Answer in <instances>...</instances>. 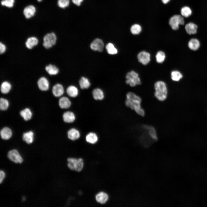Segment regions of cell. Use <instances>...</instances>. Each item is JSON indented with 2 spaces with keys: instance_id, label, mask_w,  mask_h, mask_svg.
Returning <instances> with one entry per match:
<instances>
[{
  "instance_id": "1",
  "label": "cell",
  "mask_w": 207,
  "mask_h": 207,
  "mask_svg": "<svg viewBox=\"0 0 207 207\" xmlns=\"http://www.w3.org/2000/svg\"><path fill=\"white\" fill-rule=\"evenodd\" d=\"M142 99L135 93L129 92L126 95V106L134 110L138 115L143 117L145 114V111L141 106Z\"/></svg>"
},
{
  "instance_id": "2",
  "label": "cell",
  "mask_w": 207,
  "mask_h": 207,
  "mask_svg": "<svg viewBox=\"0 0 207 207\" xmlns=\"http://www.w3.org/2000/svg\"><path fill=\"white\" fill-rule=\"evenodd\" d=\"M140 139L144 141H156L158 139L156 131L152 126L144 124L141 126Z\"/></svg>"
},
{
  "instance_id": "3",
  "label": "cell",
  "mask_w": 207,
  "mask_h": 207,
  "mask_svg": "<svg viewBox=\"0 0 207 207\" xmlns=\"http://www.w3.org/2000/svg\"><path fill=\"white\" fill-rule=\"evenodd\" d=\"M154 88L156 98L159 101H164L167 98L168 92L165 83L162 81H157L154 84Z\"/></svg>"
},
{
  "instance_id": "4",
  "label": "cell",
  "mask_w": 207,
  "mask_h": 207,
  "mask_svg": "<svg viewBox=\"0 0 207 207\" xmlns=\"http://www.w3.org/2000/svg\"><path fill=\"white\" fill-rule=\"evenodd\" d=\"M126 83L131 87L140 85L141 82L138 74L134 71L128 72L126 75Z\"/></svg>"
},
{
  "instance_id": "5",
  "label": "cell",
  "mask_w": 207,
  "mask_h": 207,
  "mask_svg": "<svg viewBox=\"0 0 207 207\" xmlns=\"http://www.w3.org/2000/svg\"><path fill=\"white\" fill-rule=\"evenodd\" d=\"M43 45L46 49H50L56 44L57 37L53 32L49 33L44 36L43 39Z\"/></svg>"
},
{
  "instance_id": "6",
  "label": "cell",
  "mask_w": 207,
  "mask_h": 207,
  "mask_svg": "<svg viewBox=\"0 0 207 207\" xmlns=\"http://www.w3.org/2000/svg\"><path fill=\"white\" fill-rule=\"evenodd\" d=\"M184 23L183 17L178 14L173 16L169 20V24L172 28L174 30H178L179 28V25H183Z\"/></svg>"
},
{
  "instance_id": "7",
  "label": "cell",
  "mask_w": 207,
  "mask_h": 207,
  "mask_svg": "<svg viewBox=\"0 0 207 207\" xmlns=\"http://www.w3.org/2000/svg\"><path fill=\"white\" fill-rule=\"evenodd\" d=\"M8 158L12 161L15 163H21L23 160L18 151L14 149L9 151L7 154Z\"/></svg>"
},
{
  "instance_id": "8",
  "label": "cell",
  "mask_w": 207,
  "mask_h": 207,
  "mask_svg": "<svg viewBox=\"0 0 207 207\" xmlns=\"http://www.w3.org/2000/svg\"><path fill=\"white\" fill-rule=\"evenodd\" d=\"M137 57L139 62L144 65L148 64L150 60V54L145 51H142L139 53Z\"/></svg>"
},
{
  "instance_id": "9",
  "label": "cell",
  "mask_w": 207,
  "mask_h": 207,
  "mask_svg": "<svg viewBox=\"0 0 207 207\" xmlns=\"http://www.w3.org/2000/svg\"><path fill=\"white\" fill-rule=\"evenodd\" d=\"M104 46L103 41L101 39L97 38L94 40L90 45L91 48L93 50L101 52Z\"/></svg>"
},
{
  "instance_id": "10",
  "label": "cell",
  "mask_w": 207,
  "mask_h": 207,
  "mask_svg": "<svg viewBox=\"0 0 207 207\" xmlns=\"http://www.w3.org/2000/svg\"><path fill=\"white\" fill-rule=\"evenodd\" d=\"M37 84L39 88L42 91H47L49 88V82L47 78L45 77H40L38 80Z\"/></svg>"
},
{
  "instance_id": "11",
  "label": "cell",
  "mask_w": 207,
  "mask_h": 207,
  "mask_svg": "<svg viewBox=\"0 0 207 207\" xmlns=\"http://www.w3.org/2000/svg\"><path fill=\"white\" fill-rule=\"evenodd\" d=\"M52 91L53 95L55 97H58L63 95L64 89L62 85L60 83H57L53 86Z\"/></svg>"
},
{
  "instance_id": "12",
  "label": "cell",
  "mask_w": 207,
  "mask_h": 207,
  "mask_svg": "<svg viewBox=\"0 0 207 207\" xmlns=\"http://www.w3.org/2000/svg\"><path fill=\"white\" fill-rule=\"evenodd\" d=\"M39 40L36 37H31L27 39L25 42V45L27 49H31L37 46Z\"/></svg>"
},
{
  "instance_id": "13",
  "label": "cell",
  "mask_w": 207,
  "mask_h": 207,
  "mask_svg": "<svg viewBox=\"0 0 207 207\" xmlns=\"http://www.w3.org/2000/svg\"><path fill=\"white\" fill-rule=\"evenodd\" d=\"M36 9L32 5H29L26 7L23 10V14L27 19L33 16L35 12Z\"/></svg>"
},
{
  "instance_id": "14",
  "label": "cell",
  "mask_w": 207,
  "mask_h": 207,
  "mask_svg": "<svg viewBox=\"0 0 207 207\" xmlns=\"http://www.w3.org/2000/svg\"><path fill=\"white\" fill-rule=\"evenodd\" d=\"M95 198L97 202L103 204L106 203L108 200V196L105 192L101 191L97 194Z\"/></svg>"
},
{
  "instance_id": "15",
  "label": "cell",
  "mask_w": 207,
  "mask_h": 207,
  "mask_svg": "<svg viewBox=\"0 0 207 207\" xmlns=\"http://www.w3.org/2000/svg\"><path fill=\"white\" fill-rule=\"evenodd\" d=\"M197 25L192 22L188 23L185 26V29L186 32L190 35L196 34L197 32Z\"/></svg>"
},
{
  "instance_id": "16",
  "label": "cell",
  "mask_w": 207,
  "mask_h": 207,
  "mask_svg": "<svg viewBox=\"0 0 207 207\" xmlns=\"http://www.w3.org/2000/svg\"><path fill=\"white\" fill-rule=\"evenodd\" d=\"M12 135V130L9 127H5L1 129L0 131L1 138L4 140H8L11 138Z\"/></svg>"
},
{
  "instance_id": "17",
  "label": "cell",
  "mask_w": 207,
  "mask_h": 207,
  "mask_svg": "<svg viewBox=\"0 0 207 207\" xmlns=\"http://www.w3.org/2000/svg\"><path fill=\"white\" fill-rule=\"evenodd\" d=\"M45 70L49 75L52 76L57 74L59 71L56 66L51 64L46 66L45 67Z\"/></svg>"
},
{
  "instance_id": "18",
  "label": "cell",
  "mask_w": 207,
  "mask_h": 207,
  "mask_svg": "<svg viewBox=\"0 0 207 207\" xmlns=\"http://www.w3.org/2000/svg\"><path fill=\"white\" fill-rule=\"evenodd\" d=\"M59 104L61 108L66 109L70 107L71 102L68 97H61L59 99Z\"/></svg>"
},
{
  "instance_id": "19",
  "label": "cell",
  "mask_w": 207,
  "mask_h": 207,
  "mask_svg": "<svg viewBox=\"0 0 207 207\" xmlns=\"http://www.w3.org/2000/svg\"><path fill=\"white\" fill-rule=\"evenodd\" d=\"M67 134L68 138L73 141L78 139L80 137L79 132L74 128H72L69 130Z\"/></svg>"
},
{
  "instance_id": "20",
  "label": "cell",
  "mask_w": 207,
  "mask_h": 207,
  "mask_svg": "<svg viewBox=\"0 0 207 207\" xmlns=\"http://www.w3.org/2000/svg\"><path fill=\"white\" fill-rule=\"evenodd\" d=\"M188 46L191 50L196 51L198 49L200 46L199 41L195 38L191 39L188 43Z\"/></svg>"
},
{
  "instance_id": "21",
  "label": "cell",
  "mask_w": 207,
  "mask_h": 207,
  "mask_svg": "<svg viewBox=\"0 0 207 207\" xmlns=\"http://www.w3.org/2000/svg\"><path fill=\"white\" fill-rule=\"evenodd\" d=\"M64 121L66 122L70 123L73 122L75 119L74 113L70 111L65 112L63 115Z\"/></svg>"
},
{
  "instance_id": "22",
  "label": "cell",
  "mask_w": 207,
  "mask_h": 207,
  "mask_svg": "<svg viewBox=\"0 0 207 207\" xmlns=\"http://www.w3.org/2000/svg\"><path fill=\"white\" fill-rule=\"evenodd\" d=\"M34 133L32 131L23 133L22 135L23 140L27 144H30L32 143L34 140Z\"/></svg>"
},
{
  "instance_id": "23",
  "label": "cell",
  "mask_w": 207,
  "mask_h": 207,
  "mask_svg": "<svg viewBox=\"0 0 207 207\" xmlns=\"http://www.w3.org/2000/svg\"><path fill=\"white\" fill-rule=\"evenodd\" d=\"M20 116L25 121L30 120L32 116V113L30 110L26 108L21 111L20 112Z\"/></svg>"
},
{
  "instance_id": "24",
  "label": "cell",
  "mask_w": 207,
  "mask_h": 207,
  "mask_svg": "<svg viewBox=\"0 0 207 207\" xmlns=\"http://www.w3.org/2000/svg\"><path fill=\"white\" fill-rule=\"evenodd\" d=\"M74 170L76 171L80 172L83 169L84 166V162L82 158H80L76 159L74 158Z\"/></svg>"
},
{
  "instance_id": "25",
  "label": "cell",
  "mask_w": 207,
  "mask_h": 207,
  "mask_svg": "<svg viewBox=\"0 0 207 207\" xmlns=\"http://www.w3.org/2000/svg\"><path fill=\"white\" fill-rule=\"evenodd\" d=\"M12 87V85L9 82L7 81H4L1 84V91L3 94H7L10 91Z\"/></svg>"
},
{
  "instance_id": "26",
  "label": "cell",
  "mask_w": 207,
  "mask_h": 207,
  "mask_svg": "<svg viewBox=\"0 0 207 207\" xmlns=\"http://www.w3.org/2000/svg\"><path fill=\"white\" fill-rule=\"evenodd\" d=\"M66 92L68 95L70 97H74L78 95V91L76 87L73 85H70L67 89Z\"/></svg>"
},
{
  "instance_id": "27",
  "label": "cell",
  "mask_w": 207,
  "mask_h": 207,
  "mask_svg": "<svg viewBox=\"0 0 207 207\" xmlns=\"http://www.w3.org/2000/svg\"><path fill=\"white\" fill-rule=\"evenodd\" d=\"M92 94L93 97L96 100H101L104 97V94L103 91L99 88H96L94 89Z\"/></svg>"
},
{
  "instance_id": "28",
  "label": "cell",
  "mask_w": 207,
  "mask_h": 207,
  "mask_svg": "<svg viewBox=\"0 0 207 207\" xmlns=\"http://www.w3.org/2000/svg\"><path fill=\"white\" fill-rule=\"evenodd\" d=\"M86 141L88 143L94 144L96 143L98 140V137L96 134L93 133H90L86 137Z\"/></svg>"
},
{
  "instance_id": "29",
  "label": "cell",
  "mask_w": 207,
  "mask_h": 207,
  "mask_svg": "<svg viewBox=\"0 0 207 207\" xmlns=\"http://www.w3.org/2000/svg\"><path fill=\"white\" fill-rule=\"evenodd\" d=\"M79 84L80 88L82 89L88 88L91 85L88 79L84 77H82L80 80Z\"/></svg>"
},
{
  "instance_id": "30",
  "label": "cell",
  "mask_w": 207,
  "mask_h": 207,
  "mask_svg": "<svg viewBox=\"0 0 207 207\" xmlns=\"http://www.w3.org/2000/svg\"><path fill=\"white\" fill-rule=\"evenodd\" d=\"M183 75L179 71L174 70L171 72V78L173 81H178L183 77Z\"/></svg>"
},
{
  "instance_id": "31",
  "label": "cell",
  "mask_w": 207,
  "mask_h": 207,
  "mask_svg": "<svg viewBox=\"0 0 207 207\" xmlns=\"http://www.w3.org/2000/svg\"><path fill=\"white\" fill-rule=\"evenodd\" d=\"M106 48L108 53L110 54L114 55L118 53L117 49L111 43H108L106 46Z\"/></svg>"
},
{
  "instance_id": "32",
  "label": "cell",
  "mask_w": 207,
  "mask_h": 207,
  "mask_svg": "<svg viewBox=\"0 0 207 207\" xmlns=\"http://www.w3.org/2000/svg\"><path fill=\"white\" fill-rule=\"evenodd\" d=\"M181 15L183 17L187 18L192 14V11L189 7L185 6L182 7L181 10Z\"/></svg>"
},
{
  "instance_id": "33",
  "label": "cell",
  "mask_w": 207,
  "mask_h": 207,
  "mask_svg": "<svg viewBox=\"0 0 207 207\" xmlns=\"http://www.w3.org/2000/svg\"><path fill=\"white\" fill-rule=\"evenodd\" d=\"M166 58L165 53L162 51H158L156 55V60L158 63H161L164 61Z\"/></svg>"
},
{
  "instance_id": "34",
  "label": "cell",
  "mask_w": 207,
  "mask_h": 207,
  "mask_svg": "<svg viewBox=\"0 0 207 207\" xmlns=\"http://www.w3.org/2000/svg\"><path fill=\"white\" fill-rule=\"evenodd\" d=\"M141 27L139 24H135L133 25L131 28V31L133 34L136 35L139 34L141 31Z\"/></svg>"
},
{
  "instance_id": "35",
  "label": "cell",
  "mask_w": 207,
  "mask_h": 207,
  "mask_svg": "<svg viewBox=\"0 0 207 207\" xmlns=\"http://www.w3.org/2000/svg\"><path fill=\"white\" fill-rule=\"evenodd\" d=\"M9 106V103L7 99L1 98L0 99V109L2 110H7Z\"/></svg>"
},
{
  "instance_id": "36",
  "label": "cell",
  "mask_w": 207,
  "mask_h": 207,
  "mask_svg": "<svg viewBox=\"0 0 207 207\" xmlns=\"http://www.w3.org/2000/svg\"><path fill=\"white\" fill-rule=\"evenodd\" d=\"M14 2V0H2L1 4L2 5L10 8L13 7Z\"/></svg>"
},
{
  "instance_id": "37",
  "label": "cell",
  "mask_w": 207,
  "mask_h": 207,
  "mask_svg": "<svg viewBox=\"0 0 207 207\" xmlns=\"http://www.w3.org/2000/svg\"><path fill=\"white\" fill-rule=\"evenodd\" d=\"M70 3L69 0H58L57 5L60 7L64 8L68 7Z\"/></svg>"
},
{
  "instance_id": "38",
  "label": "cell",
  "mask_w": 207,
  "mask_h": 207,
  "mask_svg": "<svg viewBox=\"0 0 207 207\" xmlns=\"http://www.w3.org/2000/svg\"><path fill=\"white\" fill-rule=\"evenodd\" d=\"M6 50V47L5 45L1 42L0 43V53L2 54L4 53Z\"/></svg>"
},
{
  "instance_id": "39",
  "label": "cell",
  "mask_w": 207,
  "mask_h": 207,
  "mask_svg": "<svg viewBox=\"0 0 207 207\" xmlns=\"http://www.w3.org/2000/svg\"><path fill=\"white\" fill-rule=\"evenodd\" d=\"M5 176L4 172L1 170L0 171V183H1L4 179Z\"/></svg>"
},
{
  "instance_id": "40",
  "label": "cell",
  "mask_w": 207,
  "mask_h": 207,
  "mask_svg": "<svg viewBox=\"0 0 207 207\" xmlns=\"http://www.w3.org/2000/svg\"><path fill=\"white\" fill-rule=\"evenodd\" d=\"M83 0H72V2L75 5L79 6Z\"/></svg>"
},
{
  "instance_id": "41",
  "label": "cell",
  "mask_w": 207,
  "mask_h": 207,
  "mask_svg": "<svg viewBox=\"0 0 207 207\" xmlns=\"http://www.w3.org/2000/svg\"><path fill=\"white\" fill-rule=\"evenodd\" d=\"M170 0H162V2L164 4H166L168 3Z\"/></svg>"
},
{
  "instance_id": "42",
  "label": "cell",
  "mask_w": 207,
  "mask_h": 207,
  "mask_svg": "<svg viewBox=\"0 0 207 207\" xmlns=\"http://www.w3.org/2000/svg\"><path fill=\"white\" fill-rule=\"evenodd\" d=\"M38 1L40 2L42 0H37Z\"/></svg>"
}]
</instances>
